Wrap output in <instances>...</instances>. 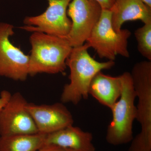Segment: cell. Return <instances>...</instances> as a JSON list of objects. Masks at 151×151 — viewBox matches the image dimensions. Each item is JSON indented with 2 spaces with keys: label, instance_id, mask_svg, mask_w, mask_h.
I'll return each mask as SVG.
<instances>
[{
  "label": "cell",
  "instance_id": "6da1fadb",
  "mask_svg": "<svg viewBox=\"0 0 151 151\" xmlns=\"http://www.w3.org/2000/svg\"><path fill=\"white\" fill-rule=\"evenodd\" d=\"M89 48L84 43L72 48L66 60L70 70V83L65 84L61 95V102L77 105L82 99L89 97L88 90L92 79L97 73L112 68L115 63L112 60L100 62L88 53Z\"/></svg>",
  "mask_w": 151,
  "mask_h": 151
},
{
  "label": "cell",
  "instance_id": "7a4b0ae2",
  "mask_svg": "<svg viewBox=\"0 0 151 151\" xmlns=\"http://www.w3.org/2000/svg\"><path fill=\"white\" fill-rule=\"evenodd\" d=\"M31 45L29 74H57L65 71L66 60L72 48L65 38L43 32H33L30 37Z\"/></svg>",
  "mask_w": 151,
  "mask_h": 151
},
{
  "label": "cell",
  "instance_id": "3957f363",
  "mask_svg": "<svg viewBox=\"0 0 151 151\" xmlns=\"http://www.w3.org/2000/svg\"><path fill=\"white\" fill-rule=\"evenodd\" d=\"M130 74L138 99L136 119L141 130L133 138L129 151H151V61L137 63Z\"/></svg>",
  "mask_w": 151,
  "mask_h": 151
},
{
  "label": "cell",
  "instance_id": "277c9868",
  "mask_svg": "<svg viewBox=\"0 0 151 151\" xmlns=\"http://www.w3.org/2000/svg\"><path fill=\"white\" fill-rule=\"evenodd\" d=\"M122 82L121 96L111 110L112 119L108 125L106 135L107 142L114 146L121 145L132 142L133 127L137 118V97L130 73L120 75Z\"/></svg>",
  "mask_w": 151,
  "mask_h": 151
},
{
  "label": "cell",
  "instance_id": "5b68a950",
  "mask_svg": "<svg viewBox=\"0 0 151 151\" xmlns=\"http://www.w3.org/2000/svg\"><path fill=\"white\" fill-rule=\"evenodd\" d=\"M111 17L110 10H102L100 19L86 43L94 49L100 58L114 61L117 55L129 58L128 40L131 32L127 29H122L119 32L114 30Z\"/></svg>",
  "mask_w": 151,
  "mask_h": 151
},
{
  "label": "cell",
  "instance_id": "8992f818",
  "mask_svg": "<svg viewBox=\"0 0 151 151\" xmlns=\"http://www.w3.org/2000/svg\"><path fill=\"white\" fill-rule=\"evenodd\" d=\"M47 1L46 10L39 15L26 17L24 20L26 26L21 28L65 38L71 29V21L68 17L67 10L72 0Z\"/></svg>",
  "mask_w": 151,
  "mask_h": 151
},
{
  "label": "cell",
  "instance_id": "52a82bcc",
  "mask_svg": "<svg viewBox=\"0 0 151 151\" xmlns=\"http://www.w3.org/2000/svg\"><path fill=\"white\" fill-rule=\"evenodd\" d=\"M98 3L90 0H72L68 5V16L71 19L70 32L65 39L72 47L86 42L101 15Z\"/></svg>",
  "mask_w": 151,
  "mask_h": 151
},
{
  "label": "cell",
  "instance_id": "ba28073f",
  "mask_svg": "<svg viewBox=\"0 0 151 151\" xmlns=\"http://www.w3.org/2000/svg\"><path fill=\"white\" fill-rule=\"evenodd\" d=\"M12 25L0 22V76L24 81L29 74V55H26L10 40L14 32Z\"/></svg>",
  "mask_w": 151,
  "mask_h": 151
},
{
  "label": "cell",
  "instance_id": "9c48e42d",
  "mask_svg": "<svg viewBox=\"0 0 151 151\" xmlns=\"http://www.w3.org/2000/svg\"><path fill=\"white\" fill-rule=\"evenodd\" d=\"M27 103L19 92L12 94L8 102L0 111V136L38 133L27 109Z\"/></svg>",
  "mask_w": 151,
  "mask_h": 151
},
{
  "label": "cell",
  "instance_id": "30bf717a",
  "mask_svg": "<svg viewBox=\"0 0 151 151\" xmlns=\"http://www.w3.org/2000/svg\"><path fill=\"white\" fill-rule=\"evenodd\" d=\"M26 108L40 134H48L73 124L72 114L62 103L37 105L27 103Z\"/></svg>",
  "mask_w": 151,
  "mask_h": 151
},
{
  "label": "cell",
  "instance_id": "8fae6325",
  "mask_svg": "<svg viewBox=\"0 0 151 151\" xmlns=\"http://www.w3.org/2000/svg\"><path fill=\"white\" fill-rule=\"evenodd\" d=\"M93 135L73 125L45 135V145H54L73 151H95Z\"/></svg>",
  "mask_w": 151,
  "mask_h": 151
},
{
  "label": "cell",
  "instance_id": "7c38bea8",
  "mask_svg": "<svg viewBox=\"0 0 151 151\" xmlns=\"http://www.w3.org/2000/svg\"><path fill=\"white\" fill-rule=\"evenodd\" d=\"M110 10L112 26L117 32L121 30L125 22L138 20L144 24L151 22V8L142 0H116Z\"/></svg>",
  "mask_w": 151,
  "mask_h": 151
},
{
  "label": "cell",
  "instance_id": "4fadbf2b",
  "mask_svg": "<svg viewBox=\"0 0 151 151\" xmlns=\"http://www.w3.org/2000/svg\"><path fill=\"white\" fill-rule=\"evenodd\" d=\"M122 91L120 76H112L104 74L101 71L92 79L88 93L101 105L111 109L120 98Z\"/></svg>",
  "mask_w": 151,
  "mask_h": 151
},
{
  "label": "cell",
  "instance_id": "5bb4252c",
  "mask_svg": "<svg viewBox=\"0 0 151 151\" xmlns=\"http://www.w3.org/2000/svg\"><path fill=\"white\" fill-rule=\"evenodd\" d=\"M45 137L39 133L0 136V151H38L45 145Z\"/></svg>",
  "mask_w": 151,
  "mask_h": 151
},
{
  "label": "cell",
  "instance_id": "9a60e30c",
  "mask_svg": "<svg viewBox=\"0 0 151 151\" xmlns=\"http://www.w3.org/2000/svg\"><path fill=\"white\" fill-rule=\"evenodd\" d=\"M135 38L138 43V51L144 57L151 61V22L144 24L136 30Z\"/></svg>",
  "mask_w": 151,
  "mask_h": 151
},
{
  "label": "cell",
  "instance_id": "2e32d148",
  "mask_svg": "<svg viewBox=\"0 0 151 151\" xmlns=\"http://www.w3.org/2000/svg\"><path fill=\"white\" fill-rule=\"evenodd\" d=\"M12 94L9 91L3 90L0 94V111L5 106L10 98Z\"/></svg>",
  "mask_w": 151,
  "mask_h": 151
},
{
  "label": "cell",
  "instance_id": "e0dca14e",
  "mask_svg": "<svg viewBox=\"0 0 151 151\" xmlns=\"http://www.w3.org/2000/svg\"><path fill=\"white\" fill-rule=\"evenodd\" d=\"M97 2L99 4L102 9L111 10L116 0H90Z\"/></svg>",
  "mask_w": 151,
  "mask_h": 151
},
{
  "label": "cell",
  "instance_id": "ac0fdd59",
  "mask_svg": "<svg viewBox=\"0 0 151 151\" xmlns=\"http://www.w3.org/2000/svg\"><path fill=\"white\" fill-rule=\"evenodd\" d=\"M38 151H73L70 149L65 148L54 145H45Z\"/></svg>",
  "mask_w": 151,
  "mask_h": 151
},
{
  "label": "cell",
  "instance_id": "d6986e66",
  "mask_svg": "<svg viewBox=\"0 0 151 151\" xmlns=\"http://www.w3.org/2000/svg\"><path fill=\"white\" fill-rule=\"evenodd\" d=\"M144 4H145L146 5L149 6V7L151 8V0H142Z\"/></svg>",
  "mask_w": 151,
  "mask_h": 151
}]
</instances>
